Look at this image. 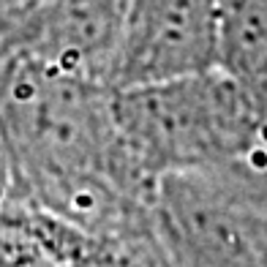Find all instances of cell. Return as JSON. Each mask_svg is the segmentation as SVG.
Here are the masks:
<instances>
[{
	"instance_id": "obj_3",
	"label": "cell",
	"mask_w": 267,
	"mask_h": 267,
	"mask_svg": "<svg viewBox=\"0 0 267 267\" xmlns=\"http://www.w3.org/2000/svg\"><path fill=\"white\" fill-rule=\"evenodd\" d=\"M126 9L128 0H47L0 47L52 71L109 88Z\"/></svg>"
},
{
	"instance_id": "obj_2",
	"label": "cell",
	"mask_w": 267,
	"mask_h": 267,
	"mask_svg": "<svg viewBox=\"0 0 267 267\" xmlns=\"http://www.w3.org/2000/svg\"><path fill=\"white\" fill-rule=\"evenodd\" d=\"M221 68V0H128L112 90Z\"/></svg>"
},
{
	"instance_id": "obj_4",
	"label": "cell",
	"mask_w": 267,
	"mask_h": 267,
	"mask_svg": "<svg viewBox=\"0 0 267 267\" xmlns=\"http://www.w3.org/2000/svg\"><path fill=\"white\" fill-rule=\"evenodd\" d=\"M47 0H0V41H9Z\"/></svg>"
},
{
	"instance_id": "obj_1",
	"label": "cell",
	"mask_w": 267,
	"mask_h": 267,
	"mask_svg": "<svg viewBox=\"0 0 267 267\" xmlns=\"http://www.w3.org/2000/svg\"><path fill=\"white\" fill-rule=\"evenodd\" d=\"M112 117L134 177L156 194L175 172L245 164L267 147V112L223 68L112 90Z\"/></svg>"
}]
</instances>
